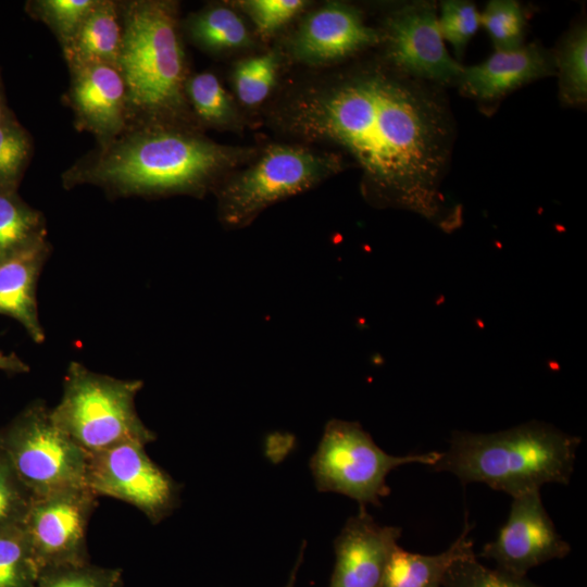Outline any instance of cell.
Instances as JSON below:
<instances>
[{"label": "cell", "mask_w": 587, "mask_h": 587, "mask_svg": "<svg viewBox=\"0 0 587 587\" xmlns=\"http://www.w3.org/2000/svg\"><path fill=\"white\" fill-rule=\"evenodd\" d=\"M184 92L197 123L224 127L236 118L233 101L213 73L200 72L188 75Z\"/></svg>", "instance_id": "obj_23"}, {"label": "cell", "mask_w": 587, "mask_h": 587, "mask_svg": "<svg viewBox=\"0 0 587 587\" xmlns=\"http://www.w3.org/2000/svg\"><path fill=\"white\" fill-rule=\"evenodd\" d=\"M380 36L387 64L396 71L437 86L457 83L463 66L445 46L434 3L415 1L394 10Z\"/></svg>", "instance_id": "obj_11"}, {"label": "cell", "mask_w": 587, "mask_h": 587, "mask_svg": "<svg viewBox=\"0 0 587 587\" xmlns=\"http://www.w3.org/2000/svg\"><path fill=\"white\" fill-rule=\"evenodd\" d=\"M51 251L46 239L0 261V314L16 320L36 344L45 340L37 286Z\"/></svg>", "instance_id": "obj_17"}, {"label": "cell", "mask_w": 587, "mask_h": 587, "mask_svg": "<svg viewBox=\"0 0 587 587\" xmlns=\"http://www.w3.org/2000/svg\"><path fill=\"white\" fill-rule=\"evenodd\" d=\"M98 498L87 486L34 497L23 528L39 572L90 562L87 530Z\"/></svg>", "instance_id": "obj_10"}, {"label": "cell", "mask_w": 587, "mask_h": 587, "mask_svg": "<svg viewBox=\"0 0 587 587\" xmlns=\"http://www.w3.org/2000/svg\"><path fill=\"white\" fill-rule=\"evenodd\" d=\"M33 151L32 136L11 112L0 122V187L18 188Z\"/></svg>", "instance_id": "obj_26"}, {"label": "cell", "mask_w": 587, "mask_h": 587, "mask_svg": "<svg viewBox=\"0 0 587 587\" xmlns=\"http://www.w3.org/2000/svg\"><path fill=\"white\" fill-rule=\"evenodd\" d=\"M555 74L553 52L534 42L500 50L462 68L460 92L479 102L498 101L525 84Z\"/></svg>", "instance_id": "obj_16"}, {"label": "cell", "mask_w": 587, "mask_h": 587, "mask_svg": "<svg viewBox=\"0 0 587 587\" xmlns=\"http://www.w3.org/2000/svg\"><path fill=\"white\" fill-rule=\"evenodd\" d=\"M580 442V437L540 421L488 434L455 430L430 469L513 498L548 483L569 485Z\"/></svg>", "instance_id": "obj_3"}, {"label": "cell", "mask_w": 587, "mask_h": 587, "mask_svg": "<svg viewBox=\"0 0 587 587\" xmlns=\"http://www.w3.org/2000/svg\"><path fill=\"white\" fill-rule=\"evenodd\" d=\"M474 546L466 549L447 571L442 587H542L526 576H515L478 562Z\"/></svg>", "instance_id": "obj_28"}, {"label": "cell", "mask_w": 587, "mask_h": 587, "mask_svg": "<svg viewBox=\"0 0 587 587\" xmlns=\"http://www.w3.org/2000/svg\"><path fill=\"white\" fill-rule=\"evenodd\" d=\"M340 168L341 159L335 154L270 146L249 167L218 184V218L226 227H243L267 207L316 186Z\"/></svg>", "instance_id": "obj_6"}, {"label": "cell", "mask_w": 587, "mask_h": 587, "mask_svg": "<svg viewBox=\"0 0 587 587\" xmlns=\"http://www.w3.org/2000/svg\"><path fill=\"white\" fill-rule=\"evenodd\" d=\"M439 451L391 455L380 449L358 422L330 420L310 469L320 491L345 495L359 505H380L390 494L387 475L396 467L420 463L434 465Z\"/></svg>", "instance_id": "obj_7"}, {"label": "cell", "mask_w": 587, "mask_h": 587, "mask_svg": "<svg viewBox=\"0 0 587 587\" xmlns=\"http://www.w3.org/2000/svg\"><path fill=\"white\" fill-rule=\"evenodd\" d=\"M38 575L23 525L0 532V587H36Z\"/></svg>", "instance_id": "obj_24"}, {"label": "cell", "mask_w": 587, "mask_h": 587, "mask_svg": "<svg viewBox=\"0 0 587 587\" xmlns=\"http://www.w3.org/2000/svg\"><path fill=\"white\" fill-rule=\"evenodd\" d=\"M145 445L126 442L87 453L86 486L140 510L158 524L179 504L180 486L147 454Z\"/></svg>", "instance_id": "obj_9"}, {"label": "cell", "mask_w": 587, "mask_h": 587, "mask_svg": "<svg viewBox=\"0 0 587 587\" xmlns=\"http://www.w3.org/2000/svg\"><path fill=\"white\" fill-rule=\"evenodd\" d=\"M480 24L492 40L495 49L508 50L524 45L526 18L517 1H489L480 13Z\"/></svg>", "instance_id": "obj_29"}, {"label": "cell", "mask_w": 587, "mask_h": 587, "mask_svg": "<svg viewBox=\"0 0 587 587\" xmlns=\"http://www.w3.org/2000/svg\"><path fill=\"white\" fill-rule=\"evenodd\" d=\"M97 0H30L27 14L45 24L57 38L61 49L68 45Z\"/></svg>", "instance_id": "obj_25"}, {"label": "cell", "mask_w": 587, "mask_h": 587, "mask_svg": "<svg viewBox=\"0 0 587 587\" xmlns=\"http://www.w3.org/2000/svg\"><path fill=\"white\" fill-rule=\"evenodd\" d=\"M46 239L42 212L25 202L17 189L0 187V261Z\"/></svg>", "instance_id": "obj_21"}, {"label": "cell", "mask_w": 587, "mask_h": 587, "mask_svg": "<svg viewBox=\"0 0 587 587\" xmlns=\"http://www.w3.org/2000/svg\"><path fill=\"white\" fill-rule=\"evenodd\" d=\"M439 29L460 58L480 25V13L473 2L446 0L440 4Z\"/></svg>", "instance_id": "obj_32"}, {"label": "cell", "mask_w": 587, "mask_h": 587, "mask_svg": "<svg viewBox=\"0 0 587 587\" xmlns=\"http://www.w3.org/2000/svg\"><path fill=\"white\" fill-rule=\"evenodd\" d=\"M68 71L70 85L64 101L73 112L75 128L91 134L97 145L122 134L129 124V109L120 68L96 63Z\"/></svg>", "instance_id": "obj_13"}, {"label": "cell", "mask_w": 587, "mask_h": 587, "mask_svg": "<svg viewBox=\"0 0 587 587\" xmlns=\"http://www.w3.org/2000/svg\"><path fill=\"white\" fill-rule=\"evenodd\" d=\"M559 76V97L566 107H582L587 100V29L578 23L561 39L553 52Z\"/></svg>", "instance_id": "obj_22"}, {"label": "cell", "mask_w": 587, "mask_h": 587, "mask_svg": "<svg viewBox=\"0 0 587 587\" xmlns=\"http://www.w3.org/2000/svg\"><path fill=\"white\" fill-rule=\"evenodd\" d=\"M0 449L34 497L86 486L87 452L54 424L42 400L0 428Z\"/></svg>", "instance_id": "obj_8"}, {"label": "cell", "mask_w": 587, "mask_h": 587, "mask_svg": "<svg viewBox=\"0 0 587 587\" xmlns=\"http://www.w3.org/2000/svg\"><path fill=\"white\" fill-rule=\"evenodd\" d=\"M278 67L279 57L273 51L237 62L233 82L240 102L248 107L263 102L276 83Z\"/></svg>", "instance_id": "obj_27"}, {"label": "cell", "mask_w": 587, "mask_h": 587, "mask_svg": "<svg viewBox=\"0 0 587 587\" xmlns=\"http://www.w3.org/2000/svg\"><path fill=\"white\" fill-rule=\"evenodd\" d=\"M36 587H124L122 572L88 563L41 570Z\"/></svg>", "instance_id": "obj_30"}, {"label": "cell", "mask_w": 587, "mask_h": 587, "mask_svg": "<svg viewBox=\"0 0 587 587\" xmlns=\"http://www.w3.org/2000/svg\"><path fill=\"white\" fill-rule=\"evenodd\" d=\"M245 154L207 138L195 125L134 123L75 161L61 182L65 189L96 186L110 198L201 197Z\"/></svg>", "instance_id": "obj_2"}, {"label": "cell", "mask_w": 587, "mask_h": 587, "mask_svg": "<svg viewBox=\"0 0 587 587\" xmlns=\"http://www.w3.org/2000/svg\"><path fill=\"white\" fill-rule=\"evenodd\" d=\"M473 526L465 519L460 536L437 554L413 553L398 545L388 560L380 587H442L450 565L473 546L470 537Z\"/></svg>", "instance_id": "obj_19"}, {"label": "cell", "mask_w": 587, "mask_h": 587, "mask_svg": "<svg viewBox=\"0 0 587 587\" xmlns=\"http://www.w3.org/2000/svg\"><path fill=\"white\" fill-rule=\"evenodd\" d=\"M401 534L400 527L379 525L359 505L335 539L336 562L328 587H380Z\"/></svg>", "instance_id": "obj_14"}, {"label": "cell", "mask_w": 587, "mask_h": 587, "mask_svg": "<svg viewBox=\"0 0 587 587\" xmlns=\"http://www.w3.org/2000/svg\"><path fill=\"white\" fill-rule=\"evenodd\" d=\"M305 3L301 0H247L240 4L257 29L268 36L295 17Z\"/></svg>", "instance_id": "obj_33"}, {"label": "cell", "mask_w": 587, "mask_h": 587, "mask_svg": "<svg viewBox=\"0 0 587 587\" xmlns=\"http://www.w3.org/2000/svg\"><path fill=\"white\" fill-rule=\"evenodd\" d=\"M12 111L9 109L7 104V99L4 95V90L1 84L0 79V122L5 118Z\"/></svg>", "instance_id": "obj_35"}, {"label": "cell", "mask_w": 587, "mask_h": 587, "mask_svg": "<svg viewBox=\"0 0 587 587\" xmlns=\"http://www.w3.org/2000/svg\"><path fill=\"white\" fill-rule=\"evenodd\" d=\"M183 28L188 38L208 52L242 48L251 41L242 18L230 8L211 4L190 14Z\"/></svg>", "instance_id": "obj_20"}, {"label": "cell", "mask_w": 587, "mask_h": 587, "mask_svg": "<svg viewBox=\"0 0 587 587\" xmlns=\"http://www.w3.org/2000/svg\"><path fill=\"white\" fill-rule=\"evenodd\" d=\"M34 495L0 449V532L22 526Z\"/></svg>", "instance_id": "obj_31"}, {"label": "cell", "mask_w": 587, "mask_h": 587, "mask_svg": "<svg viewBox=\"0 0 587 587\" xmlns=\"http://www.w3.org/2000/svg\"><path fill=\"white\" fill-rule=\"evenodd\" d=\"M571 552L547 513L540 490L513 497L507 522L497 537L484 545L480 557L494 560L497 569L515 576Z\"/></svg>", "instance_id": "obj_12"}, {"label": "cell", "mask_w": 587, "mask_h": 587, "mask_svg": "<svg viewBox=\"0 0 587 587\" xmlns=\"http://www.w3.org/2000/svg\"><path fill=\"white\" fill-rule=\"evenodd\" d=\"M140 379H121L70 363L59 403L50 409L54 424L87 453L126 442L147 445L155 433L140 420L135 399Z\"/></svg>", "instance_id": "obj_5"}, {"label": "cell", "mask_w": 587, "mask_h": 587, "mask_svg": "<svg viewBox=\"0 0 587 587\" xmlns=\"http://www.w3.org/2000/svg\"><path fill=\"white\" fill-rule=\"evenodd\" d=\"M0 370L10 374H21L29 372V366L15 353H4L0 350Z\"/></svg>", "instance_id": "obj_34"}, {"label": "cell", "mask_w": 587, "mask_h": 587, "mask_svg": "<svg viewBox=\"0 0 587 587\" xmlns=\"http://www.w3.org/2000/svg\"><path fill=\"white\" fill-rule=\"evenodd\" d=\"M303 550H304V544H303V547H302V549L300 551L298 560H297V562L295 564V567H294V570L291 572L290 578H289V580H288V583H287V585L285 587H295L297 571H298V569H299V566H300V564L302 562V559H303Z\"/></svg>", "instance_id": "obj_36"}, {"label": "cell", "mask_w": 587, "mask_h": 587, "mask_svg": "<svg viewBox=\"0 0 587 587\" xmlns=\"http://www.w3.org/2000/svg\"><path fill=\"white\" fill-rule=\"evenodd\" d=\"M437 85L371 64L310 89L289 107L287 123L308 139L346 150L363 172L365 197L417 213L444 229L461 222L441 185L454 126Z\"/></svg>", "instance_id": "obj_1"}, {"label": "cell", "mask_w": 587, "mask_h": 587, "mask_svg": "<svg viewBox=\"0 0 587 587\" xmlns=\"http://www.w3.org/2000/svg\"><path fill=\"white\" fill-rule=\"evenodd\" d=\"M122 43L121 1L97 0L75 36L61 50L68 68L96 63L117 66Z\"/></svg>", "instance_id": "obj_18"}, {"label": "cell", "mask_w": 587, "mask_h": 587, "mask_svg": "<svg viewBox=\"0 0 587 587\" xmlns=\"http://www.w3.org/2000/svg\"><path fill=\"white\" fill-rule=\"evenodd\" d=\"M121 3L123 43L117 67L127 89L129 124L171 122L197 126L184 92L188 74L177 3Z\"/></svg>", "instance_id": "obj_4"}, {"label": "cell", "mask_w": 587, "mask_h": 587, "mask_svg": "<svg viewBox=\"0 0 587 587\" xmlns=\"http://www.w3.org/2000/svg\"><path fill=\"white\" fill-rule=\"evenodd\" d=\"M382 41L355 8L327 3L309 14L291 42L294 57L309 64L340 61Z\"/></svg>", "instance_id": "obj_15"}]
</instances>
